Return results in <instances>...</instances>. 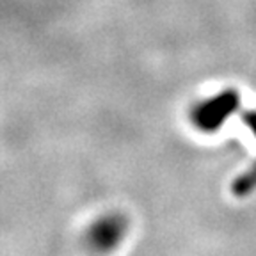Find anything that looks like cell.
<instances>
[{
    "instance_id": "obj_1",
    "label": "cell",
    "mask_w": 256,
    "mask_h": 256,
    "mask_svg": "<svg viewBox=\"0 0 256 256\" xmlns=\"http://www.w3.org/2000/svg\"><path fill=\"white\" fill-rule=\"evenodd\" d=\"M236 107L235 92H222V94L210 98V100L198 104L192 110V120L201 130H217L220 123L233 112Z\"/></svg>"
},
{
    "instance_id": "obj_2",
    "label": "cell",
    "mask_w": 256,
    "mask_h": 256,
    "mask_svg": "<svg viewBox=\"0 0 256 256\" xmlns=\"http://www.w3.org/2000/svg\"><path fill=\"white\" fill-rule=\"evenodd\" d=\"M124 232V220L120 216H107L98 219L91 226L88 233L89 244L94 249H100V251H108L116 244H120V240L123 238Z\"/></svg>"
},
{
    "instance_id": "obj_3",
    "label": "cell",
    "mask_w": 256,
    "mask_h": 256,
    "mask_svg": "<svg viewBox=\"0 0 256 256\" xmlns=\"http://www.w3.org/2000/svg\"><path fill=\"white\" fill-rule=\"evenodd\" d=\"M248 123H249V126L252 128V132L256 134V112H252V116L248 118Z\"/></svg>"
}]
</instances>
